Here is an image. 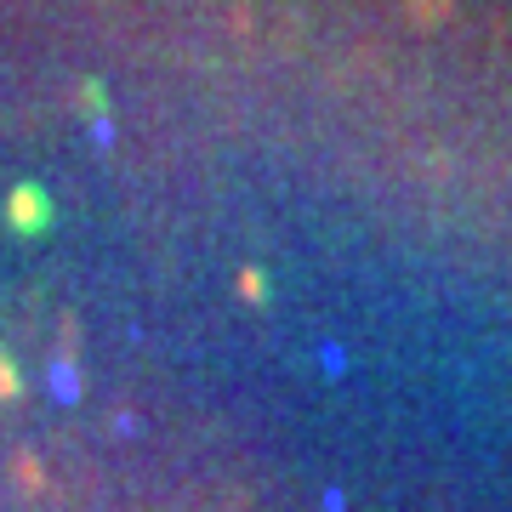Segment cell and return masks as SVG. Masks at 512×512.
Listing matches in <instances>:
<instances>
[{"instance_id": "7a4b0ae2", "label": "cell", "mask_w": 512, "mask_h": 512, "mask_svg": "<svg viewBox=\"0 0 512 512\" xmlns=\"http://www.w3.org/2000/svg\"><path fill=\"white\" fill-rule=\"evenodd\" d=\"M239 291L251 296V302H268V285H262V274H256V268H245V274H239Z\"/></svg>"}, {"instance_id": "3957f363", "label": "cell", "mask_w": 512, "mask_h": 512, "mask_svg": "<svg viewBox=\"0 0 512 512\" xmlns=\"http://www.w3.org/2000/svg\"><path fill=\"white\" fill-rule=\"evenodd\" d=\"M18 365H12V359H6V353H0V399H12V393H18Z\"/></svg>"}, {"instance_id": "6da1fadb", "label": "cell", "mask_w": 512, "mask_h": 512, "mask_svg": "<svg viewBox=\"0 0 512 512\" xmlns=\"http://www.w3.org/2000/svg\"><path fill=\"white\" fill-rule=\"evenodd\" d=\"M0 217H6V228H12L18 239H40L46 228H52V194H46L40 183H18L12 194H6V211H0Z\"/></svg>"}]
</instances>
